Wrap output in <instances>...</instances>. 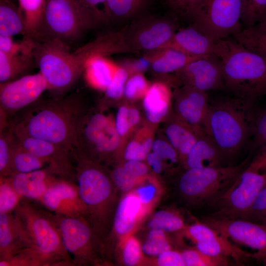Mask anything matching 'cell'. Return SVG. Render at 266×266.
<instances>
[{
	"label": "cell",
	"mask_w": 266,
	"mask_h": 266,
	"mask_svg": "<svg viewBox=\"0 0 266 266\" xmlns=\"http://www.w3.org/2000/svg\"><path fill=\"white\" fill-rule=\"evenodd\" d=\"M127 51L120 31L99 37L72 52L69 44L58 39L35 41L33 57L48 90L57 95L75 83L91 59Z\"/></svg>",
	"instance_id": "cell-1"
},
{
	"label": "cell",
	"mask_w": 266,
	"mask_h": 266,
	"mask_svg": "<svg viewBox=\"0 0 266 266\" xmlns=\"http://www.w3.org/2000/svg\"><path fill=\"white\" fill-rule=\"evenodd\" d=\"M26 108L19 119L11 124L14 134L51 142L71 152L76 148L79 129L85 117L77 93L38 100Z\"/></svg>",
	"instance_id": "cell-2"
},
{
	"label": "cell",
	"mask_w": 266,
	"mask_h": 266,
	"mask_svg": "<svg viewBox=\"0 0 266 266\" xmlns=\"http://www.w3.org/2000/svg\"><path fill=\"white\" fill-rule=\"evenodd\" d=\"M256 101L235 96L210 101L203 129L225 159L235 156L249 144L260 110Z\"/></svg>",
	"instance_id": "cell-3"
},
{
	"label": "cell",
	"mask_w": 266,
	"mask_h": 266,
	"mask_svg": "<svg viewBox=\"0 0 266 266\" xmlns=\"http://www.w3.org/2000/svg\"><path fill=\"white\" fill-rule=\"evenodd\" d=\"M12 214L27 249L39 266H74L50 211L22 199Z\"/></svg>",
	"instance_id": "cell-4"
},
{
	"label": "cell",
	"mask_w": 266,
	"mask_h": 266,
	"mask_svg": "<svg viewBox=\"0 0 266 266\" xmlns=\"http://www.w3.org/2000/svg\"><path fill=\"white\" fill-rule=\"evenodd\" d=\"M224 84L234 96L253 100L266 95V59L233 39L217 42Z\"/></svg>",
	"instance_id": "cell-5"
},
{
	"label": "cell",
	"mask_w": 266,
	"mask_h": 266,
	"mask_svg": "<svg viewBox=\"0 0 266 266\" xmlns=\"http://www.w3.org/2000/svg\"><path fill=\"white\" fill-rule=\"evenodd\" d=\"M75 179L84 208V218L100 240L107 230L113 199L111 181L100 168L91 166L79 150L73 151Z\"/></svg>",
	"instance_id": "cell-6"
},
{
	"label": "cell",
	"mask_w": 266,
	"mask_h": 266,
	"mask_svg": "<svg viewBox=\"0 0 266 266\" xmlns=\"http://www.w3.org/2000/svg\"><path fill=\"white\" fill-rule=\"evenodd\" d=\"M249 157L237 165L188 168L179 180L181 194L194 204L209 205L233 184L247 166Z\"/></svg>",
	"instance_id": "cell-7"
},
{
	"label": "cell",
	"mask_w": 266,
	"mask_h": 266,
	"mask_svg": "<svg viewBox=\"0 0 266 266\" xmlns=\"http://www.w3.org/2000/svg\"><path fill=\"white\" fill-rule=\"evenodd\" d=\"M242 0H205L189 17L191 26L215 42L242 29Z\"/></svg>",
	"instance_id": "cell-8"
},
{
	"label": "cell",
	"mask_w": 266,
	"mask_h": 266,
	"mask_svg": "<svg viewBox=\"0 0 266 266\" xmlns=\"http://www.w3.org/2000/svg\"><path fill=\"white\" fill-rule=\"evenodd\" d=\"M86 28L72 0H46L43 20L34 39H58L68 44L80 39Z\"/></svg>",
	"instance_id": "cell-9"
},
{
	"label": "cell",
	"mask_w": 266,
	"mask_h": 266,
	"mask_svg": "<svg viewBox=\"0 0 266 266\" xmlns=\"http://www.w3.org/2000/svg\"><path fill=\"white\" fill-rule=\"evenodd\" d=\"M51 212L64 246L74 265L85 266L95 263L100 240L87 220L82 216Z\"/></svg>",
	"instance_id": "cell-10"
},
{
	"label": "cell",
	"mask_w": 266,
	"mask_h": 266,
	"mask_svg": "<svg viewBox=\"0 0 266 266\" xmlns=\"http://www.w3.org/2000/svg\"><path fill=\"white\" fill-rule=\"evenodd\" d=\"M266 184V173L249 164L233 184L210 205V214L234 218L246 210Z\"/></svg>",
	"instance_id": "cell-11"
},
{
	"label": "cell",
	"mask_w": 266,
	"mask_h": 266,
	"mask_svg": "<svg viewBox=\"0 0 266 266\" xmlns=\"http://www.w3.org/2000/svg\"><path fill=\"white\" fill-rule=\"evenodd\" d=\"M173 20L166 18L144 17L125 30L126 42L132 52H152L165 48L177 29Z\"/></svg>",
	"instance_id": "cell-12"
},
{
	"label": "cell",
	"mask_w": 266,
	"mask_h": 266,
	"mask_svg": "<svg viewBox=\"0 0 266 266\" xmlns=\"http://www.w3.org/2000/svg\"><path fill=\"white\" fill-rule=\"evenodd\" d=\"M201 222L221 235L256 252L266 249V225L210 214Z\"/></svg>",
	"instance_id": "cell-13"
},
{
	"label": "cell",
	"mask_w": 266,
	"mask_h": 266,
	"mask_svg": "<svg viewBox=\"0 0 266 266\" xmlns=\"http://www.w3.org/2000/svg\"><path fill=\"white\" fill-rule=\"evenodd\" d=\"M13 135L20 146L47 163L48 170L53 175L75 182L73 152L43 139L25 135Z\"/></svg>",
	"instance_id": "cell-14"
},
{
	"label": "cell",
	"mask_w": 266,
	"mask_h": 266,
	"mask_svg": "<svg viewBox=\"0 0 266 266\" xmlns=\"http://www.w3.org/2000/svg\"><path fill=\"white\" fill-rule=\"evenodd\" d=\"M46 90L47 84L40 72L0 84V112L6 116L25 108L37 100Z\"/></svg>",
	"instance_id": "cell-15"
},
{
	"label": "cell",
	"mask_w": 266,
	"mask_h": 266,
	"mask_svg": "<svg viewBox=\"0 0 266 266\" xmlns=\"http://www.w3.org/2000/svg\"><path fill=\"white\" fill-rule=\"evenodd\" d=\"M177 72L183 75L186 85L202 92L225 87L222 62L215 55L199 57Z\"/></svg>",
	"instance_id": "cell-16"
},
{
	"label": "cell",
	"mask_w": 266,
	"mask_h": 266,
	"mask_svg": "<svg viewBox=\"0 0 266 266\" xmlns=\"http://www.w3.org/2000/svg\"><path fill=\"white\" fill-rule=\"evenodd\" d=\"M85 142L99 152L109 153L117 147L119 134L109 118L101 113H95L89 117H85L80 126L77 146Z\"/></svg>",
	"instance_id": "cell-17"
},
{
	"label": "cell",
	"mask_w": 266,
	"mask_h": 266,
	"mask_svg": "<svg viewBox=\"0 0 266 266\" xmlns=\"http://www.w3.org/2000/svg\"><path fill=\"white\" fill-rule=\"evenodd\" d=\"M38 201L53 213L84 217V208L75 182L57 180Z\"/></svg>",
	"instance_id": "cell-18"
},
{
	"label": "cell",
	"mask_w": 266,
	"mask_h": 266,
	"mask_svg": "<svg viewBox=\"0 0 266 266\" xmlns=\"http://www.w3.org/2000/svg\"><path fill=\"white\" fill-rule=\"evenodd\" d=\"M217 42L190 25L177 31L169 43L165 47L177 49L194 57L215 55Z\"/></svg>",
	"instance_id": "cell-19"
},
{
	"label": "cell",
	"mask_w": 266,
	"mask_h": 266,
	"mask_svg": "<svg viewBox=\"0 0 266 266\" xmlns=\"http://www.w3.org/2000/svg\"><path fill=\"white\" fill-rule=\"evenodd\" d=\"M6 178L23 199L37 201L54 182L61 179L46 169L28 173H14Z\"/></svg>",
	"instance_id": "cell-20"
},
{
	"label": "cell",
	"mask_w": 266,
	"mask_h": 266,
	"mask_svg": "<svg viewBox=\"0 0 266 266\" xmlns=\"http://www.w3.org/2000/svg\"><path fill=\"white\" fill-rule=\"evenodd\" d=\"M134 191L126 194L117 207L113 223L115 232L122 238L131 234L148 211Z\"/></svg>",
	"instance_id": "cell-21"
},
{
	"label": "cell",
	"mask_w": 266,
	"mask_h": 266,
	"mask_svg": "<svg viewBox=\"0 0 266 266\" xmlns=\"http://www.w3.org/2000/svg\"><path fill=\"white\" fill-rule=\"evenodd\" d=\"M209 103L207 92L186 85L178 100L177 108L185 122L203 128Z\"/></svg>",
	"instance_id": "cell-22"
},
{
	"label": "cell",
	"mask_w": 266,
	"mask_h": 266,
	"mask_svg": "<svg viewBox=\"0 0 266 266\" xmlns=\"http://www.w3.org/2000/svg\"><path fill=\"white\" fill-rule=\"evenodd\" d=\"M226 159L212 139L204 129L187 155L188 168L216 167L223 166Z\"/></svg>",
	"instance_id": "cell-23"
},
{
	"label": "cell",
	"mask_w": 266,
	"mask_h": 266,
	"mask_svg": "<svg viewBox=\"0 0 266 266\" xmlns=\"http://www.w3.org/2000/svg\"><path fill=\"white\" fill-rule=\"evenodd\" d=\"M27 249L12 212L0 213V261Z\"/></svg>",
	"instance_id": "cell-24"
},
{
	"label": "cell",
	"mask_w": 266,
	"mask_h": 266,
	"mask_svg": "<svg viewBox=\"0 0 266 266\" xmlns=\"http://www.w3.org/2000/svg\"><path fill=\"white\" fill-rule=\"evenodd\" d=\"M150 53L151 66L155 72L160 73L178 71L192 61L200 57L191 56L171 47Z\"/></svg>",
	"instance_id": "cell-25"
},
{
	"label": "cell",
	"mask_w": 266,
	"mask_h": 266,
	"mask_svg": "<svg viewBox=\"0 0 266 266\" xmlns=\"http://www.w3.org/2000/svg\"><path fill=\"white\" fill-rule=\"evenodd\" d=\"M36 65L33 53L9 55L0 51V83L4 84L23 76Z\"/></svg>",
	"instance_id": "cell-26"
},
{
	"label": "cell",
	"mask_w": 266,
	"mask_h": 266,
	"mask_svg": "<svg viewBox=\"0 0 266 266\" xmlns=\"http://www.w3.org/2000/svg\"><path fill=\"white\" fill-rule=\"evenodd\" d=\"M229 240L219 234L210 240L196 243V248L208 255L230 258L238 265L248 259H254L253 254L243 251Z\"/></svg>",
	"instance_id": "cell-27"
},
{
	"label": "cell",
	"mask_w": 266,
	"mask_h": 266,
	"mask_svg": "<svg viewBox=\"0 0 266 266\" xmlns=\"http://www.w3.org/2000/svg\"><path fill=\"white\" fill-rule=\"evenodd\" d=\"M169 92L163 84L155 83L145 92L143 106L148 120L152 123L159 122L168 109Z\"/></svg>",
	"instance_id": "cell-28"
},
{
	"label": "cell",
	"mask_w": 266,
	"mask_h": 266,
	"mask_svg": "<svg viewBox=\"0 0 266 266\" xmlns=\"http://www.w3.org/2000/svg\"><path fill=\"white\" fill-rule=\"evenodd\" d=\"M116 68L106 57L98 56L91 59L87 63L84 71L91 85L105 90L112 81Z\"/></svg>",
	"instance_id": "cell-29"
},
{
	"label": "cell",
	"mask_w": 266,
	"mask_h": 266,
	"mask_svg": "<svg viewBox=\"0 0 266 266\" xmlns=\"http://www.w3.org/2000/svg\"><path fill=\"white\" fill-rule=\"evenodd\" d=\"M87 30L110 20L107 0H72Z\"/></svg>",
	"instance_id": "cell-30"
},
{
	"label": "cell",
	"mask_w": 266,
	"mask_h": 266,
	"mask_svg": "<svg viewBox=\"0 0 266 266\" xmlns=\"http://www.w3.org/2000/svg\"><path fill=\"white\" fill-rule=\"evenodd\" d=\"M17 1L25 24L24 37L34 40L43 20L46 0H17Z\"/></svg>",
	"instance_id": "cell-31"
},
{
	"label": "cell",
	"mask_w": 266,
	"mask_h": 266,
	"mask_svg": "<svg viewBox=\"0 0 266 266\" xmlns=\"http://www.w3.org/2000/svg\"><path fill=\"white\" fill-rule=\"evenodd\" d=\"M24 20L18 5L13 0H0V35L25 34Z\"/></svg>",
	"instance_id": "cell-32"
},
{
	"label": "cell",
	"mask_w": 266,
	"mask_h": 266,
	"mask_svg": "<svg viewBox=\"0 0 266 266\" xmlns=\"http://www.w3.org/2000/svg\"><path fill=\"white\" fill-rule=\"evenodd\" d=\"M203 130L200 127L193 132L181 124L175 123L168 126L166 133L169 143L185 162L187 155Z\"/></svg>",
	"instance_id": "cell-33"
},
{
	"label": "cell",
	"mask_w": 266,
	"mask_h": 266,
	"mask_svg": "<svg viewBox=\"0 0 266 266\" xmlns=\"http://www.w3.org/2000/svg\"><path fill=\"white\" fill-rule=\"evenodd\" d=\"M232 37L247 50L266 59V25L243 28Z\"/></svg>",
	"instance_id": "cell-34"
},
{
	"label": "cell",
	"mask_w": 266,
	"mask_h": 266,
	"mask_svg": "<svg viewBox=\"0 0 266 266\" xmlns=\"http://www.w3.org/2000/svg\"><path fill=\"white\" fill-rule=\"evenodd\" d=\"M43 169L48 170L47 163L20 146L14 138L11 158L12 174L28 173Z\"/></svg>",
	"instance_id": "cell-35"
},
{
	"label": "cell",
	"mask_w": 266,
	"mask_h": 266,
	"mask_svg": "<svg viewBox=\"0 0 266 266\" xmlns=\"http://www.w3.org/2000/svg\"><path fill=\"white\" fill-rule=\"evenodd\" d=\"M146 3L147 0H107L110 20L121 21L133 17Z\"/></svg>",
	"instance_id": "cell-36"
},
{
	"label": "cell",
	"mask_w": 266,
	"mask_h": 266,
	"mask_svg": "<svg viewBox=\"0 0 266 266\" xmlns=\"http://www.w3.org/2000/svg\"><path fill=\"white\" fill-rule=\"evenodd\" d=\"M181 253L185 266H228L236 264L230 258L208 255L197 248L186 249Z\"/></svg>",
	"instance_id": "cell-37"
},
{
	"label": "cell",
	"mask_w": 266,
	"mask_h": 266,
	"mask_svg": "<svg viewBox=\"0 0 266 266\" xmlns=\"http://www.w3.org/2000/svg\"><path fill=\"white\" fill-rule=\"evenodd\" d=\"M148 225L150 229H160L166 232H179L186 226L180 214L170 210L156 212Z\"/></svg>",
	"instance_id": "cell-38"
},
{
	"label": "cell",
	"mask_w": 266,
	"mask_h": 266,
	"mask_svg": "<svg viewBox=\"0 0 266 266\" xmlns=\"http://www.w3.org/2000/svg\"><path fill=\"white\" fill-rule=\"evenodd\" d=\"M242 3L241 23L243 28L258 24L266 25V0H242Z\"/></svg>",
	"instance_id": "cell-39"
},
{
	"label": "cell",
	"mask_w": 266,
	"mask_h": 266,
	"mask_svg": "<svg viewBox=\"0 0 266 266\" xmlns=\"http://www.w3.org/2000/svg\"><path fill=\"white\" fill-rule=\"evenodd\" d=\"M14 137L12 126L7 131L0 130V175L8 177L12 175L11 158Z\"/></svg>",
	"instance_id": "cell-40"
},
{
	"label": "cell",
	"mask_w": 266,
	"mask_h": 266,
	"mask_svg": "<svg viewBox=\"0 0 266 266\" xmlns=\"http://www.w3.org/2000/svg\"><path fill=\"white\" fill-rule=\"evenodd\" d=\"M249 145L250 155L266 154V107L258 112Z\"/></svg>",
	"instance_id": "cell-41"
},
{
	"label": "cell",
	"mask_w": 266,
	"mask_h": 266,
	"mask_svg": "<svg viewBox=\"0 0 266 266\" xmlns=\"http://www.w3.org/2000/svg\"><path fill=\"white\" fill-rule=\"evenodd\" d=\"M165 232L160 229H151L142 245L143 252L149 256L157 257L166 251L172 249Z\"/></svg>",
	"instance_id": "cell-42"
},
{
	"label": "cell",
	"mask_w": 266,
	"mask_h": 266,
	"mask_svg": "<svg viewBox=\"0 0 266 266\" xmlns=\"http://www.w3.org/2000/svg\"><path fill=\"white\" fill-rule=\"evenodd\" d=\"M263 224L266 218V184L251 205L234 218Z\"/></svg>",
	"instance_id": "cell-43"
},
{
	"label": "cell",
	"mask_w": 266,
	"mask_h": 266,
	"mask_svg": "<svg viewBox=\"0 0 266 266\" xmlns=\"http://www.w3.org/2000/svg\"><path fill=\"white\" fill-rule=\"evenodd\" d=\"M22 199L6 177H0V213L12 212Z\"/></svg>",
	"instance_id": "cell-44"
},
{
	"label": "cell",
	"mask_w": 266,
	"mask_h": 266,
	"mask_svg": "<svg viewBox=\"0 0 266 266\" xmlns=\"http://www.w3.org/2000/svg\"><path fill=\"white\" fill-rule=\"evenodd\" d=\"M179 232L190 239L195 244L210 240L219 234L215 230L201 221L191 225H186Z\"/></svg>",
	"instance_id": "cell-45"
},
{
	"label": "cell",
	"mask_w": 266,
	"mask_h": 266,
	"mask_svg": "<svg viewBox=\"0 0 266 266\" xmlns=\"http://www.w3.org/2000/svg\"><path fill=\"white\" fill-rule=\"evenodd\" d=\"M122 259L126 266L137 265L142 257V245L139 240L131 234L122 238Z\"/></svg>",
	"instance_id": "cell-46"
},
{
	"label": "cell",
	"mask_w": 266,
	"mask_h": 266,
	"mask_svg": "<svg viewBox=\"0 0 266 266\" xmlns=\"http://www.w3.org/2000/svg\"><path fill=\"white\" fill-rule=\"evenodd\" d=\"M128 73L123 67H117L112 81L105 90L106 96L110 99L120 98L124 93Z\"/></svg>",
	"instance_id": "cell-47"
},
{
	"label": "cell",
	"mask_w": 266,
	"mask_h": 266,
	"mask_svg": "<svg viewBox=\"0 0 266 266\" xmlns=\"http://www.w3.org/2000/svg\"><path fill=\"white\" fill-rule=\"evenodd\" d=\"M153 141L151 138L147 139L143 143L133 141L127 146L124 157L127 160L141 161L146 158L151 148Z\"/></svg>",
	"instance_id": "cell-48"
},
{
	"label": "cell",
	"mask_w": 266,
	"mask_h": 266,
	"mask_svg": "<svg viewBox=\"0 0 266 266\" xmlns=\"http://www.w3.org/2000/svg\"><path fill=\"white\" fill-rule=\"evenodd\" d=\"M114 184L123 192H130L137 184L138 178L130 173L124 167L116 168L112 173Z\"/></svg>",
	"instance_id": "cell-49"
},
{
	"label": "cell",
	"mask_w": 266,
	"mask_h": 266,
	"mask_svg": "<svg viewBox=\"0 0 266 266\" xmlns=\"http://www.w3.org/2000/svg\"><path fill=\"white\" fill-rule=\"evenodd\" d=\"M147 83L145 78L140 74H135L127 80L124 94L128 99H134L147 90Z\"/></svg>",
	"instance_id": "cell-50"
},
{
	"label": "cell",
	"mask_w": 266,
	"mask_h": 266,
	"mask_svg": "<svg viewBox=\"0 0 266 266\" xmlns=\"http://www.w3.org/2000/svg\"><path fill=\"white\" fill-rule=\"evenodd\" d=\"M205 0H167L171 8L179 15L189 18Z\"/></svg>",
	"instance_id": "cell-51"
},
{
	"label": "cell",
	"mask_w": 266,
	"mask_h": 266,
	"mask_svg": "<svg viewBox=\"0 0 266 266\" xmlns=\"http://www.w3.org/2000/svg\"><path fill=\"white\" fill-rule=\"evenodd\" d=\"M152 150L162 160H168L172 163L177 161V153L169 143L162 140L154 141L152 145Z\"/></svg>",
	"instance_id": "cell-52"
},
{
	"label": "cell",
	"mask_w": 266,
	"mask_h": 266,
	"mask_svg": "<svg viewBox=\"0 0 266 266\" xmlns=\"http://www.w3.org/2000/svg\"><path fill=\"white\" fill-rule=\"evenodd\" d=\"M142 203L147 209L156 199L158 188L153 184H147L138 187L133 191Z\"/></svg>",
	"instance_id": "cell-53"
},
{
	"label": "cell",
	"mask_w": 266,
	"mask_h": 266,
	"mask_svg": "<svg viewBox=\"0 0 266 266\" xmlns=\"http://www.w3.org/2000/svg\"><path fill=\"white\" fill-rule=\"evenodd\" d=\"M157 264L160 266H184L181 251L170 249L157 256Z\"/></svg>",
	"instance_id": "cell-54"
},
{
	"label": "cell",
	"mask_w": 266,
	"mask_h": 266,
	"mask_svg": "<svg viewBox=\"0 0 266 266\" xmlns=\"http://www.w3.org/2000/svg\"><path fill=\"white\" fill-rule=\"evenodd\" d=\"M115 126L119 135L125 134L129 130L131 126L128 118V109L127 107L122 106L118 109Z\"/></svg>",
	"instance_id": "cell-55"
},
{
	"label": "cell",
	"mask_w": 266,
	"mask_h": 266,
	"mask_svg": "<svg viewBox=\"0 0 266 266\" xmlns=\"http://www.w3.org/2000/svg\"><path fill=\"white\" fill-rule=\"evenodd\" d=\"M124 167L138 178L144 176L148 171L147 166L139 161L128 160L124 164Z\"/></svg>",
	"instance_id": "cell-56"
},
{
	"label": "cell",
	"mask_w": 266,
	"mask_h": 266,
	"mask_svg": "<svg viewBox=\"0 0 266 266\" xmlns=\"http://www.w3.org/2000/svg\"><path fill=\"white\" fill-rule=\"evenodd\" d=\"M130 62L131 68L136 72L144 71L151 66V60L148 55Z\"/></svg>",
	"instance_id": "cell-57"
},
{
	"label": "cell",
	"mask_w": 266,
	"mask_h": 266,
	"mask_svg": "<svg viewBox=\"0 0 266 266\" xmlns=\"http://www.w3.org/2000/svg\"><path fill=\"white\" fill-rule=\"evenodd\" d=\"M146 159L153 171L156 173H159L162 169V159L154 152L148 153Z\"/></svg>",
	"instance_id": "cell-58"
},
{
	"label": "cell",
	"mask_w": 266,
	"mask_h": 266,
	"mask_svg": "<svg viewBox=\"0 0 266 266\" xmlns=\"http://www.w3.org/2000/svg\"><path fill=\"white\" fill-rule=\"evenodd\" d=\"M128 118L131 127L138 122L139 119V113L135 109H128Z\"/></svg>",
	"instance_id": "cell-59"
},
{
	"label": "cell",
	"mask_w": 266,
	"mask_h": 266,
	"mask_svg": "<svg viewBox=\"0 0 266 266\" xmlns=\"http://www.w3.org/2000/svg\"><path fill=\"white\" fill-rule=\"evenodd\" d=\"M254 259L261 261L266 265V249L261 252H256L253 254Z\"/></svg>",
	"instance_id": "cell-60"
},
{
	"label": "cell",
	"mask_w": 266,
	"mask_h": 266,
	"mask_svg": "<svg viewBox=\"0 0 266 266\" xmlns=\"http://www.w3.org/2000/svg\"><path fill=\"white\" fill-rule=\"evenodd\" d=\"M264 225H266V220H265V223H264Z\"/></svg>",
	"instance_id": "cell-61"
},
{
	"label": "cell",
	"mask_w": 266,
	"mask_h": 266,
	"mask_svg": "<svg viewBox=\"0 0 266 266\" xmlns=\"http://www.w3.org/2000/svg\"><path fill=\"white\" fill-rule=\"evenodd\" d=\"M15 0V1L16 0Z\"/></svg>",
	"instance_id": "cell-62"
}]
</instances>
